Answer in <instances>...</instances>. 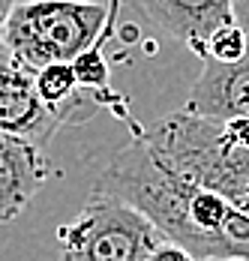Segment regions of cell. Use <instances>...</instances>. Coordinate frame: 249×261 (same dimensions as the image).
I'll use <instances>...</instances> for the list:
<instances>
[{
    "instance_id": "52a82bcc",
    "label": "cell",
    "mask_w": 249,
    "mask_h": 261,
    "mask_svg": "<svg viewBox=\"0 0 249 261\" xmlns=\"http://www.w3.org/2000/svg\"><path fill=\"white\" fill-rule=\"evenodd\" d=\"M186 111L213 120L249 123V45L237 63L201 60V75L189 90Z\"/></svg>"
},
{
    "instance_id": "277c9868",
    "label": "cell",
    "mask_w": 249,
    "mask_h": 261,
    "mask_svg": "<svg viewBox=\"0 0 249 261\" xmlns=\"http://www.w3.org/2000/svg\"><path fill=\"white\" fill-rule=\"evenodd\" d=\"M57 240L63 246L60 261H147L165 243L147 216L102 192H90L81 213L57 231Z\"/></svg>"
},
{
    "instance_id": "ba28073f",
    "label": "cell",
    "mask_w": 249,
    "mask_h": 261,
    "mask_svg": "<svg viewBox=\"0 0 249 261\" xmlns=\"http://www.w3.org/2000/svg\"><path fill=\"white\" fill-rule=\"evenodd\" d=\"M48 177L51 162L42 147L0 132V222L21 216Z\"/></svg>"
},
{
    "instance_id": "30bf717a",
    "label": "cell",
    "mask_w": 249,
    "mask_h": 261,
    "mask_svg": "<svg viewBox=\"0 0 249 261\" xmlns=\"http://www.w3.org/2000/svg\"><path fill=\"white\" fill-rule=\"evenodd\" d=\"M72 72H75V81H78L81 87H87V90H108V87H111V84H108L111 66H108V60L102 57V48H96V45L75 57Z\"/></svg>"
},
{
    "instance_id": "7c38bea8",
    "label": "cell",
    "mask_w": 249,
    "mask_h": 261,
    "mask_svg": "<svg viewBox=\"0 0 249 261\" xmlns=\"http://www.w3.org/2000/svg\"><path fill=\"white\" fill-rule=\"evenodd\" d=\"M123 9V0H108L105 3V30H102V39H99V48L117 33V15Z\"/></svg>"
},
{
    "instance_id": "5b68a950",
    "label": "cell",
    "mask_w": 249,
    "mask_h": 261,
    "mask_svg": "<svg viewBox=\"0 0 249 261\" xmlns=\"http://www.w3.org/2000/svg\"><path fill=\"white\" fill-rule=\"evenodd\" d=\"M60 129L63 126L54 120V114L36 93L33 72L0 45V132L24 138L45 150Z\"/></svg>"
},
{
    "instance_id": "4fadbf2b",
    "label": "cell",
    "mask_w": 249,
    "mask_h": 261,
    "mask_svg": "<svg viewBox=\"0 0 249 261\" xmlns=\"http://www.w3.org/2000/svg\"><path fill=\"white\" fill-rule=\"evenodd\" d=\"M234 18L243 30H249V0H234Z\"/></svg>"
},
{
    "instance_id": "9c48e42d",
    "label": "cell",
    "mask_w": 249,
    "mask_h": 261,
    "mask_svg": "<svg viewBox=\"0 0 249 261\" xmlns=\"http://www.w3.org/2000/svg\"><path fill=\"white\" fill-rule=\"evenodd\" d=\"M246 45H249V30H243V27L234 21V24L219 27V30L207 39L201 60H213V63H237V60L246 54Z\"/></svg>"
},
{
    "instance_id": "6da1fadb",
    "label": "cell",
    "mask_w": 249,
    "mask_h": 261,
    "mask_svg": "<svg viewBox=\"0 0 249 261\" xmlns=\"http://www.w3.org/2000/svg\"><path fill=\"white\" fill-rule=\"evenodd\" d=\"M93 192L135 207L195 261H249L246 213L162 168L135 135L102 168Z\"/></svg>"
},
{
    "instance_id": "8992f818",
    "label": "cell",
    "mask_w": 249,
    "mask_h": 261,
    "mask_svg": "<svg viewBox=\"0 0 249 261\" xmlns=\"http://www.w3.org/2000/svg\"><path fill=\"white\" fill-rule=\"evenodd\" d=\"M153 24L180 39L201 57L207 39L225 24H234V0H132Z\"/></svg>"
},
{
    "instance_id": "5bb4252c",
    "label": "cell",
    "mask_w": 249,
    "mask_h": 261,
    "mask_svg": "<svg viewBox=\"0 0 249 261\" xmlns=\"http://www.w3.org/2000/svg\"><path fill=\"white\" fill-rule=\"evenodd\" d=\"M12 3H15V0H0V39H3V27H6V18H9Z\"/></svg>"
},
{
    "instance_id": "7a4b0ae2",
    "label": "cell",
    "mask_w": 249,
    "mask_h": 261,
    "mask_svg": "<svg viewBox=\"0 0 249 261\" xmlns=\"http://www.w3.org/2000/svg\"><path fill=\"white\" fill-rule=\"evenodd\" d=\"M135 138L162 168L249 216V123L213 120L180 108L153 126H141Z\"/></svg>"
},
{
    "instance_id": "3957f363",
    "label": "cell",
    "mask_w": 249,
    "mask_h": 261,
    "mask_svg": "<svg viewBox=\"0 0 249 261\" xmlns=\"http://www.w3.org/2000/svg\"><path fill=\"white\" fill-rule=\"evenodd\" d=\"M105 3L96 0H15L0 45L24 69L72 63L87 48H99Z\"/></svg>"
},
{
    "instance_id": "8fae6325",
    "label": "cell",
    "mask_w": 249,
    "mask_h": 261,
    "mask_svg": "<svg viewBox=\"0 0 249 261\" xmlns=\"http://www.w3.org/2000/svg\"><path fill=\"white\" fill-rule=\"evenodd\" d=\"M147 261H195V258H192L186 249H180L177 243H168V240H165V243H159V246L150 252Z\"/></svg>"
}]
</instances>
